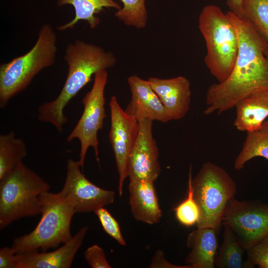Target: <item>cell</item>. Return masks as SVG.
Instances as JSON below:
<instances>
[{
    "label": "cell",
    "instance_id": "6da1fadb",
    "mask_svg": "<svg viewBox=\"0 0 268 268\" xmlns=\"http://www.w3.org/2000/svg\"><path fill=\"white\" fill-rule=\"evenodd\" d=\"M236 30L238 52L232 69L222 83L210 85L206 91L205 115L220 114L231 109L241 100L261 90H268V43L251 23L231 11L227 12Z\"/></svg>",
    "mask_w": 268,
    "mask_h": 268
},
{
    "label": "cell",
    "instance_id": "7a4b0ae2",
    "mask_svg": "<svg viewBox=\"0 0 268 268\" xmlns=\"http://www.w3.org/2000/svg\"><path fill=\"white\" fill-rule=\"evenodd\" d=\"M64 59L68 70L61 91L55 100L38 108L39 120L51 124L59 132H63L67 122L64 113L67 104L91 80L93 75L112 67L116 63L113 53L79 39L67 45Z\"/></svg>",
    "mask_w": 268,
    "mask_h": 268
},
{
    "label": "cell",
    "instance_id": "3957f363",
    "mask_svg": "<svg viewBox=\"0 0 268 268\" xmlns=\"http://www.w3.org/2000/svg\"><path fill=\"white\" fill-rule=\"evenodd\" d=\"M57 35L52 26L42 25L33 47L25 54L0 66V107L26 88L43 69L52 66L57 52Z\"/></svg>",
    "mask_w": 268,
    "mask_h": 268
},
{
    "label": "cell",
    "instance_id": "277c9868",
    "mask_svg": "<svg viewBox=\"0 0 268 268\" xmlns=\"http://www.w3.org/2000/svg\"><path fill=\"white\" fill-rule=\"evenodd\" d=\"M50 185L22 161L0 179V229L23 217L41 214V196Z\"/></svg>",
    "mask_w": 268,
    "mask_h": 268
},
{
    "label": "cell",
    "instance_id": "5b68a950",
    "mask_svg": "<svg viewBox=\"0 0 268 268\" xmlns=\"http://www.w3.org/2000/svg\"><path fill=\"white\" fill-rule=\"evenodd\" d=\"M198 26L206 44L205 65L218 83H222L231 73L238 54L235 26L227 13L212 4L201 10Z\"/></svg>",
    "mask_w": 268,
    "mask_h": 268
},
{
    "label": "cell",
    "instance_id": "8992f818",
    "mask_svg": "<svg viewBox=\"0 0 268 268\" xmlns=\"http://www.w3.org/2000/svg\"><path fill=\"white\" fill-rule=\"evenodd\" d=\"M41 217L36 227L13 240L11 246L16 254L55 249L72 237L70 224L75 213L71 202L60 192H50L41 196Z\"/></svg>",
    "mask_w": 268,
    "mask_h": 268
},
{
    "label": "cell",
    "instance_id": "52a82bcc",
    "mask_svg": "<svg viewBox=\"0 0 268 268\" xmlns=\"http://www.w3.org/2000/svg\"><path fill=\"white\" fill-rule=\"evenodd\" d=\"M192 188L200 210L197 228L218 229L228 202L235 195V182L223 168L207 162L192 178Z\"/></svg>",
    "mask_w": 268,
    "mask_h": 268
},
{
    "label": "cell",
    "instance_id": "ba28073f",
    "mask_svg": "<svg viewBox=\"0 0 268 268\" xmlns=\"http://www.w3.org/2000/svg\"><path fill=\"white\" fill-rule=\"evenodd\" d=\"M106 70H102L94 75V80L91 90L82 99L84 109L76 126L67 137V141L78 139L80 144L78 162L81 168L84 166L88 149L94 150L97 161L99 162L98 132L102 130L106 115L105 109L104 92L107 81Z\"/></svg>",
    "mask_w": 268,
    "mask_h": 268
},
{
    "label": "cell",
    "instance_id": "9c48e42d",
    "mask_svg": "<svg viewBox=\"0 0 268 268\" xmlns=\"http://www.w3.org/2000/svg\"><path fill=\"white\" fill-rule=\"evenodd\" d=\"M222 223L231 228L247 251L268 234V204L233 198L226 206Z\"/></svg>",
    "mask_w": 268,
    "mask_h": 268
},
{
    "label": "cell",
    "instance_id": "30bf717a",
    "mask_svg": "<svg viewBox=\"0 0 268 268\" xmlns=\"http://www.w3.org/2000/svg\"><path fill=\"white\" fill-rule=\"evenodd\" d=\"M109 107L111 115L109 140L119 176V194L122 196L124 182L128 177V160L137 138L139 124L121 107L116 96L111 97Z\"/></svg>",
    "mask_w": 268,
    "mask_h": 268
},
{
    "label": "cell",
    "instance_id": "8fae6325",
    "mask_svg": "<svg viewBox=\"0 0 268 268\" xmlns=\"http://www.w3.org/2000/svg\"><path fill=\"white\" fill-rule=\"evenodd\" d=\"M78 161L68 159L65 182L60 193L73 205L75 213H87L114 201L115 193L99 188L81 172Z\"/></svg>",
    "mask_w": 268,
    "mask_h": 268
},
{
    "label": "cell",
    "instance_id": "7c38bea8",
    "mask_svg": "<svg viewBox=\"0 0 268 268\" xmlns=\"http://www.w3.org/2000/svg\"><path fill=\"white\" fill-rule=\"evenodd\" d=\"M139 130L128 163V177L131 180H146L154 182L161 168L158 161L159 150L152 134L153 122H139Z\"/></svg>",
    "mask_w": 268,
    "mask_h": 268
},
{
    "label": "cell",
    "instance_id": "4fadbf2b",
    "mask_svg": "<svg viewBox=\"0 0 268 268\" xmlns=\"http://www.w3.org/2000/svg\"><path fill=\"white\" fill-rule=\"evenodd\" d=\"M88 229L82 227L67 242L47 252L33 250L16 254L15 268H69L81 246Z\"/></svg>",
    "mask_w": 268,
    "mask_h": 268
},
{
    "label": "cell",
    "instance_id": "5bb4252c",
    "mask_svg": "<svg viewBox=\"0 0 268 268\" xmlns=\"http://www.w3.org/2000/svg\"><path fill=\"white\" fill-rule=\"evenodd\" d=\"M127 81L132 94L124 110L128 115L138 122L144 120L162 123L170 121L163 105L147 80L134 75L129 77Z\"/></svg>",
    "mask_w": 268,
    "mask_h": 268
},
{
    "label": "cell",
    "instance_id": "9a60e30c",
    "mask_svg": "<svg viewBox=\"0 0 268 268\" xmlns=\"http://www.w3.org/2000/svg\"><path fill=\"white\" fill-rule=\"evenodd\" d=\"M163 105L170 121L183 118L188 112L191 101V85L185 77L147 79Z\"/></svg>",
    "mask_w": 268,
    "mask_h": 268
},
{
    "label": "cell",
    "instance_id": "2e32d148",
    "mask_svg": "<svg viewBox=\"0 0 268 268\" xmlns=\"http://www.w3.org/2000/svg\"><path fill=\"white\" fill-rule=\"evenodd\" d=\"M129 203L134 218L149 224L158 223L162 217L154 182L131 180L129 185Z\"/></svg>",
    "mask_w": 268,
    "mask_h": 268
},
{
    "label": "cell",
    "instance_id": "e0dca14e",
    "mask_svg": "<svg viewBox=\"0 0 268 268\" xmlns=\"http://www.w3.org/2000/svg\"><path fill=\"white\" fill-rule=\"evenodd\" d=\"M212 227L198 228L188 237L187 246L191 249L185 263L191 268H214L218 246L216 230Z\"/></svg>",
    "mask_w": 268,
    "mask_h": 268
},
{
    "label": "cell",
    "instance_id": "ac0fdd59",
    "mask_svg": "<svg viewBox=\"0 0 268 268\" xmlns=\"http://www.w3.org/2000/svg\"><path fill=\"white\" fill-rule=\"evenodd\" d=\"M234 126L239 131L259 129L268 117V90L256 92L240 101L235 106Z\"/></svg>",
    "mask_w": 268,
    "mask_h": 268
},
{
    "label": "cell",
    "instance_id": "d6986e66",
    "mask_svg": "<svg viewBox=\"0 0 268 268\" xmlns=\"http://www.w3.org/2000/svg\"><path fill=\"white\" fill-rule=\"evenodd\" d=\"M71 5L75 11L74 18L67 23L57 27L60 31L72 29L80 20L86 21L91 29L95 28L100 20L96 16L104 8H113L118 10L121 5L114 0H58L57 5Z\"/></svg>",
    "mask_w": 268,
    "mask_h": 268
},
{
    "label": "cell",
    "instance_id": "ffe728a7",
    "mask_svg": "<svg viewBox=\"0 0 268 268\" xmlns=\"http://www.w3.org/2000/svg\"><path fill=\"white\" fill-rule=\"evenodd\" d=\"M247 133L242 148L234 161V168L237 171L242 169L253 158L262 157L268 160V120L259 129Z\"/></svg>",
    "mask_w": 268,
    "mask_h": 268
},
{
    "label": "cell",
    "instance_id": "44dd1931",
    "mask_svg": "<svg viewBox=\"0 0 268 268\" xmlns=\"http://www.w3.org/2000/svg\"><path fill=\"white\" fill-rule=\"evenodd\" d=\"M224 225L222 243L215 260V266L218 268H251L248 261H243L245 249L236 235L227 225Z\"/></svg>",
    "mask_w": 268,
    "mask_h": 268
},
{
    "label": "cell",
    "instance_id": "7402d4cb",
    "mask_svg": "<svg viewBox=\"0 0 268 268\" xmlns=\"http://www.w3.org/2000/svg\"><path fill=\"white\" fill-rule=\"evenodd\" d=\"M27 154L24 140L13 131L0 135V179L10 172Z\"/></svg>",
    "mask_w": 268,
    "mask_h": 268
},
{
    "label": "cell",
    "instance_id": "603a6c76",
    "mask_svg": "<svg viewBox=\"0 0 268 268\" xmlns=\"http://www.w3.org/2000/svg\"><path fill=\"white\" fill-rule=\"evenodd\" d=\"M242 7L245 18L268 43V0H243Z\"/></svg>",
    "mask_w": 268,
    "mask_h": 268
},
{
    "label": "cell",
    "instance_id": "cb8c5ba5",
    "mask_svg": "<svg viewBox=\"0 0 268 268\" xmlns=\"http://www.w3.org/2000/svg\"><path fill=\"white\" fill-rule=\"evenodd\" d=\"M121 8L115 12V16L125 25L137 29L144 28L147 22L145 0H121Z\"/></svg>",
    "mask_w": 268,
    "mask_h": 268
},
{
    "label": "cell",
    "instance_id": "d4e9b609",
    "mask_svg": "<svg viewBox=\"0 0 268 268\" xmlns=\"http://www.w3.org/2000/svg\"><path fill=\"white\" fill-rule=\"evenodd\" d=\"M174 211L178 221L187 227L197 224L200 219V210L193 195L191 165L189 172L187 197L174 208Z\"/></svg>",
    "mask_w": 268,
    "mask_h": 268
},
{
    "label": "cell",
    "instance_id": "484cf974",
    "mask_svg": "<svg viewBox=\"0 0 268 268\" xmlns=\"http://www.w3.org/2000/svg\"><path fill=\"white\" fill-rule=\"evenodd\" d=\"M93 212L98 217L104 231L119 244L125 246L126 242L122 234L119 224L108 210L102 207Z\"/></svg>",
    "mask_w": 268,
    "mask_h": 268
},
{
    "label": "cell",
    "instance_id": "4316f807",
    "mask_svg": "<svg viewBox=\"0 0 268 268\" xmlns=\"http://www.w3.org/2000/svg\"><path fill=\"white\" fill-rule=\"evenodd\" d=\"M247 252V261L251 268L255 265H258L260 268H268V234Z\"/></svg>",
    "mask_w": 268,
    "mask_h": 268
},
{
    "label": "cell",
    "instance_id": "83f0119b",
    "mask_svg": "<svg viewBox=\"0 0 268 268\" xmlns=\"http://www.w3.org/2000/svg\"><path fill=\"white\" fill-rule=\"evenodd\" d=\"M85 261L92 268H111L103 249L97 245L89 247L84 252Z\"/></svg>",
    "mask_w": 268,
    "mask_h": 268
},
{
    "label": "cell",
    "instance_id": "f1b7e54d",
    "mask_svg": "<svg viewBox=\"0 0 268 268\" xmlns=\"http://www.w3.org/2000/svg\"><path fill=\"white\" fill-rule=\"evenodd\" d=\"M16 253L11 246L0 249V268H15Z\"/></svg>",
    "mask_w": 268,
    "mask_h": 268
},
{
    "label": "cell",
    "instance_id": "f546056e",
    "mask_svg": "<svg viewBox=\"0 0 268 268\" xmlns=\"http://www.w3.org/2000/svg\"><path fill=\"white\" fill-rule=\"evenodd\" d=\"M150 268H191L188 265L177 266L168 262L164 257V252L158 250L154 254L149 266Z\"/></svg>",
    "mask_w": 268,
    "mask_h": 268
},
{
    "label": "cell",
    "instance_id": "4dcf8cb0",
    "mask_svg": "<svg viewBox=\"0 0 268 268\" xmlns=\"http://www.w3.org/2000/svg\"><path fill=\"white\" fill-rule=\"evenodd\" d=\"M243 0H226V4L229 8V11L241 18H245L243 7Z\"/></svg>",
    "mask_w": 268,
    "mask_h": 268
},
{
    "label": "cell",
    "instance_id": "1f68e13d",
    "mask_svg": "<svg viewBox=\"0 0 268 268\" xmlns=\"http://www.w3.org/2000/svg\"><path fill=\"white\" fill-rule=\"evenodd\" d=\"M265 55L268 58V50L266 52Z\"/></svg>",
    "mask_w": 268,
    "mask_h": 268
}]
</instances>
